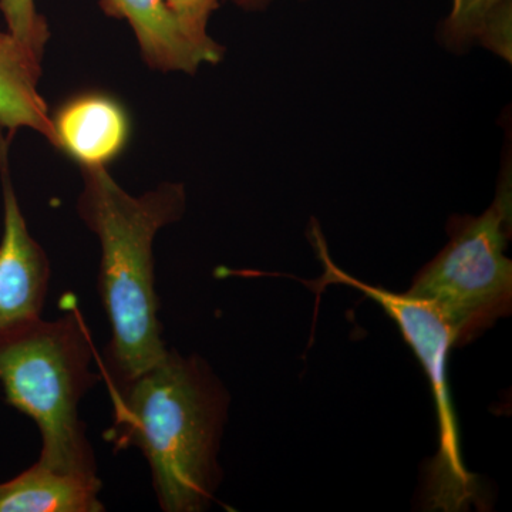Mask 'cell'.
Segmentation results:
<instances>
[{"label": "cell", "instance_id": "obj_1", "mask_svg": "<svg viewBox=\"0 0 512 512\" xmlns=\"http://www.w3.org/2000/svg\"><path fill=\"white\" fill-rule=\"evenodd\" d=\"M114 423L107 441L146 457L165 512L210 507L221 484L222 434L229 393L198 355L167 349L163 359L126 383L113 384Z\"/></svg>", "mask_w": 512, "mask_h": 512}, {"label": "cell", "instance_id": "obj_2", "mask_svg": "<svg viewBox=\"0 0 512 512\" xmlns=\"http://www.w3.org/2000/svg\"><path fill=\"white\" fill-rule=\"evenodd\" d=\"M77 212L99 238V295L111 326L107 367L113 384L146 372L167 353L154 275V241L187 208L183 184L143 195L124 190L109 168H83Z\"/></svg>", "mask_w": 512, "mask_h": 512}, {"label": "cell", "instance_id": "obj_3", "mask_svg": "<svg viewBox=\"0 0 512 512\" xmlns=\"http://www.w3.org/2000/svg\"><path fill=\"white\" fill-rule=\"evenodd\" d=\"M93 356L92 339L76 309L0 332V384L6 403L39 427L37 463L90 480L99 476L79 406L100 380L92 372Z\"/></svg>", "mask_w": 512, "mask_h": 512}, {"label": "cell", "instance_id": "obj_4", "mask_svg": "<svg viewBox=\"0 0 512 512\" xmlns=\"http://www.w3.org/2000/svg\"><path fill=\"white\" fill-rule=\"evenodd\" d=\"M511 173L480 217H454L450 241L424 266L406 292L427 303L446 323L454 348L467 345L510 315L512 264L505 256L511 234Z\"/></svg>", "mask_w": 512, "mask_h": 512}, {"label": "cell", "instance_id": "obj_5", "mask_svg": "<svg viewBox=\"0 0 512 512\" xmlns=\"http://www.w3.org/2000/svg\"><path fill=\"white\" fill-rule=\"evenodd\" d=\"M319 258L322 259L325 276L323 284H343L359 289L379 303L402 330L427 376L439 417V451L429 464L426 498L434 510H466L477 497V484L466 470L461 457L456 413L451 404L447 380V356L453 346V336L439 313L427 303L410 298L406 293H392L380 286L363 284L330 261L318 231L312 232Z\"/></svg>", "mask_w": 512, "mask_h": 512}, {"label": "cell", "instance_id": "obj_6", "mask_svg": "<svg viewBox=\"0 0 512 512\" xmlns=\"http://www.w3.org/2000/svg\"><path fill=\"white\" fill-rule=\"evenodd\" d=\"M12 140L5 131L0 130V184L3 198L0 332L42 318L52 275L49 256L30 234L10 175L9 150Z\"/></svg>", "mask_w": 512, "mask_h": 512}, {"label": "cell", "instance_id": "obj_7", "mask_svg": "<svg viewBox=\"0 0 512 512\" xmlns=\"http://www.w3.org/2000/svg\"><path fill=\"white\" fill-rule=\"evenodd\" d=\"M53 144L83 168H109L131 140L130 113L113 94L86 90L50 113Z\"/></svg>", "mask_w": 512, "mask_h": 512}, {"label": "cell", "instance_id": "obj_8", "mask_svg": "<svg viewBox=\"0 0 512 512\" xmlns=\"http://www.w3.org/2000/svg\"><path fill=\"white\" fill-rule=\"evenodd\" d=\"M100 8L128 23L144 62L156 72L195 73L202 64L218 63L192 42L165 0H100Z\"/></svg>", "mask_w": 512, "mask_h": 512}, {"label": "cell", "instance_id": "obj_9", "mask_svg": "<svg viewBox=\"0 0 512 512\" xmlns=\"http://www.w3.org/2000/svg\"><path fill=\"white\" fill-rule=\"evenodd\" d=\"M42 60L8 30H0V130L15 137L32 130L53 144L49 107L39 92Z\"/></svg>", "mask_w": 512, "mask_h": 512}, {"label": "cell", "instance_id": "obj_10", "mask_svg": "<svg viewBox=\"0 0 512 512\" xmlns=\"http://www.w3.org/2000/svg\"><path fill=\"white\" fill-rule=\"evenodd\" d=\"M101 480L57 473L36 463L0 483V512H103Z\"/></svg>", "mask_w": 512, "mask_h": 512}, {"label": "cell", "instance_id": "obj_11", "mask_svg": "<svg viewBox=\"0 0 512 512\" xmlns=\"http://www.w3.org/2000/svg\"><path fill=\"white\" fill-rule=\"evenodd\" d=\"M512 0H453L441 39L453 50L480 42L511 60Z\"/></svg>", "mask_w": 512, "mask_h": 512}, {"label": "cell", "instance_id": "obj_12", "mask_svg": "<svg viewBox=\"0 0 512 512\" xmlns=\"http://www.w3.org/2000/svg\"><path fill=\"white\" fill-rule=\"evenodd\" d=\"M0 13L10 35L43 60L50 29L45 16L37 10L36 0H0Z\"/></svg>", "mask_w": 512, "mask_h": 512}, {"label": "cell", "instance_id": "obj_13", "mask_svg": "<svg viewBox=\"0 0 512 512\" xmlns=\"http://www.w3.org/2000/svg\"><path fill=\"white\" fill-rule=\"evenodd\" d=\"M192 42L221 62L224 49L208 35V25L221 0H165Z\"/></svg>", "mask_w": 512, "mask_h": 512}, {"label": "cell", "instance_id": "obj_14", "mask_svg": "<svg viewBox=\"0 0 512 512\" xmlns=\"http://www.w3.org/2000/svg\"><path fill=\"white\" fill-rule=\"evenodd\" d=\"M229 2L245 10H261L268 8L275 0H229Z\"/></svg>", "mask_w": 512, "mask_h": 512}]
</instances>
